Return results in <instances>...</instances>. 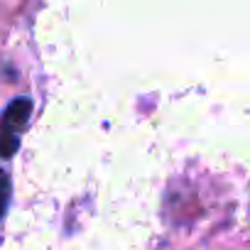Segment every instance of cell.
Segmentation results:
<instances>
[{"mask_svg": "<svg viewBox=\"0 0 250 250\" xmlns=\"http://www.w3.org/2000/svg\"><path fill=\"white\" fill-rule=\"evenodd\" d=\"M32 115V101L30 98H15L3 118H0V157H13L20 147V133Z\"/></svg>", "mask_w": 250, "mask_h": 250, "instance_id": "6da1fadb", "label": "cell"}, {"mask_svg": "<svg viewBox=\"0 0 250 250\" xmlns=\"http://www.w3.org/2000/svg\"><path fill=\"white\" fill-rule=\"evenodd\" d=\"M8 204H10V177L0 167V221H3V216L8 211Z\"/></svg>", "mask_w": 250, "mask_h": 250, "instance_id": "7a4b0ae2", "label": "cell"}]
</instances>
